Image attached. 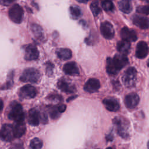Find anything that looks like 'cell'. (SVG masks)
<instances>
[{
  "label": "cell",
  "instance_id": "obj_1",
  "mask_svg": "<svg viewBox=\"0 0 149 149\" xmlns=\"http://www.w3.org/2000/svg\"><path fill=\"white\" fill-rule=\"evenodd\" d=\"M8 116L9 119L14 120L15 122H24V113L22 106L17 102H13L10 105Z\"/></svg>",
  "mask_w": 149,
  "mask_h": 149
},
{
  "label": "cell",
  "instance_id": "obj_2",
  "mask_svg": "<svg viewBox=\"0 0 149 149\" xmlns=\"http://www.w3.org/2000/svg\"><path fill=\"white\" fill-rule=\"evenodd\" d=\"M113 123L116 127L118 134L123 139H127L129 137V122L123 118L116 116L113 119Z\"/></svg>",
  "mask_w": 149,
  "mask_h": 149
},
{
  "label": "cell",
  "instance_id": "obj_3",
  "mask_svg": "<svg viewBox=\"0 0 149 149\" xmlns=\"http://www.w3.org/2000/svg\"><path fill=\"white\" fill-rule=\"evenodd\" d=\"M40 79L41 73L39 70L33 68L26 69L20 77V81L31 83H38L40 80Z\"/></svg>",
  "mask_w": 149,
  "mask_h": 149
},
{
  "label": "cell",
  "instance_id": "obj_4",
  "mask_svg": "<svg viewBox=\"0 0 149 149\" xmlns=\"http://www.w3.org/2000/svg\"><path fill=\"white\" fill-rule=\"evenodd\" d=\"M137 70L134 67H129L124 72L122 77V83L127 88L132 87L134 86L136 81Z\"/></svg>",
  "mask_w": 149,
  "mask_h": 149
},
{
  "label": "cell",
  "instance_id": "obj_5",
  "mask_svg": "<svg viewBox=\"0 0 149 149\" xmlns=\"http://www.w3.org/2000/svg\"><path fill=\"white\" fill-rule=\"evenodd\" d=\"M8 15L10 19L13 22L19 24L23 20L24 15L23 9L19 4H14L9 9Z\"/></svg>",
  "mask_w": 149,
  "mask_h": 149
},
{
  "label": "cell",
  "instance_id": "obj_6",
  "mask_svg": "<svg viewBox=\"0 0 149 149\" xmlns=\"http://www.w3.org/2000/svg\"><path fill=\"white\" fill-rule=\"evenodd\" d=\"M37 91L34 87L27 84L21 87L19 91V95L22 99H31L36 97Z\"/></svg>",
  "mask_w": 149,
  "mask_h": 149
},
{
  "label": "cell",
  "instance_id": "obj_7",
  "mask_svg": "<svg viewBox=\"0 0 149 149\" xmlns=\"http://www.w3.org/2000/svg\"><path fill=\"white\" fill-rule=\"evenodd\" d=\"M112 63L118 72L123 68L128 63V59L126 55L116 54L113 58H111Z\"/></svg>",
  "mask_w": 149,
  "mask_h": 149
},
{
  "label": "cell",
  "instance_id": "obj_8",
  "mask_svg": "<svg viewBox=\"0 0 149 149\" xmlns=\"http://www.w3.org/2000/svg\"><path fill=\"white\" fill-rule=\"evenodd\" d=\"M100 31L102 36L108 40L113 38L115 35V30L113 26L109 22H104L101 24Z\"/></svg>",
  "mask_w": 149,
  "mask_h": 149
},
{
  "label": "cell",
  "instance_id": "obj_9",
  "mask_svg": "<svg viewBox=\"0 0 149 149\" xmlns=\"http://www.w3.org/2000/svg\"><path fill=\"white\" fill-rule=\"evenodd\" d=\"M14 138L13 127L11 125H3L0 130V139L5 141H10Z\"/></svg>",
  "mask_w": 149,
  "mask_h": 149
},
{
  "label": "cell",
  "instance_id": "obj_10",
  "mask_svg": "<svg viewBox=\"0 0 149 149\" xmlns=\"http://www.w3.org/2000/svg\"><path fill=\"white\" fill-rule=\"evenodd\" d=\"M24 59L27 61H34L38 59L39 52L37 47L33 44H29L24 48Z\"/></svg>",
  "mask_w": 149,
  "mask_h": 149
},
{
  "label": "cell",
  "instance_id": "obj_11",
  "mask_svg": "<svg viewBox=\"0 0 149 149\" xmlns=\"http://www.w3.org/2000/svg\"><path fill=\"white\" fill-rule=\"evenodd\" d=\"M57 86L59 90L68 94L73 93L76 90L75 86L65 79H60L58 81Z\"/></svg>",
  "mask_w": 149,
  "mask_h": 149
},
{
  "label": "cell",
  "instance_id": "obj_12",
  "mask_svg": "<svg viewBox=\"0 0 149 149\" xmlns=\"http://www.w3.org/2000/svg\"><path fill=\"white\" fill-rule=\"evenodd\" d=\"M120 36L123 40L128 42H134L137 39V36L135 31L132 29H129V28L125 27L120 30Z\"/></svg>",
  "mask_w": 149,
  "mask_h": 149
},
{
  "label": "cell",
  "instance_id": "obj_13",
  "mask_svg": "<svg viewBox=\"0 0 149 149\" xmlns=\"http://www.w3.org/2000/svg\"><path fill=\"white\" fill-rule=\"evenodd\" d=\"M100 87V81L95 78L88 79L84 86V90L90 93H94L98 90Z\"/></svg>",
  "mask_w": 149,
  "mask_h": 149
},
{
  "label": "cell",
  "instance_id": "obj_14",
  "mask_svg": "<svg viewBox=\"0 0 149 149\" xmlns=\"http://www.w3.org/2000/svg\"><path fill=\"white\" fill-rule=\"evenodd\" d=\"M140 101L139 96L136 93H130L127 94L125 98V104L129 109L134 108Z\"/></svg>",
  "mask_w": 149,
  "mask_h": 149
},
{
  "label": "cell",
  "instance_id": "obj_15",
  "mask_svg": "<svg viewBox=\"0 0 149 149\" xmlns=\"http://www.w3.org/2000/svg\"><path fill=\"white\" fill-rule=\"evenodd\" d=\"M148 53V44L143 41H140L137 44L136 50V56L139 59L146 58Z\"/></svg>",
  "mask_w": 149,
  "mask_h": 149
},
{
  "label": "cell",
  "instance_id": "obj_16",
  "mask_svg": "<svg viewBox=\"0 0 149 149\" xmlns=\"http://www.w3.org/2000/svg\"><path fill=\"white\" fill-rule=\"evenodd\" d=\"M102 103L105 105L106 109L111 112H116L120 108L118 101L113 98H105L103 100Z\"/></svg>",
  "mask_w": 149,
  "mask_h": 149
},
{
  "label": "cell",
  "instance_id": "obj_17",
  "mask_svg": "<svg viewBox=\"0 0 149 149\" xmlns=\"http://www.w3.org/2000/svg\"><path fill=\"white\" fill-rule=\"evenodd\" d=\"M132 21L134 24L141 29H147L148 28L149 22L146 17L134 15L132 18Z\"/></svg>",
  "mask_w": 149,
  "mask_h": 149
},
{
  "label": "cell",
  "instance_id": "obj_18",
  "mask_svg": "<svg viewBox=\"0 0 149 149\" xmlns=\"http://www.w3.org/2000/svg\"><path fill=\"white\" fill-rule=\"evenodd\" d=\"M63 71L66 74L70 76H77L79 74V69L74 62H70L65 64L63 67Z\"/></svg>",
  "mask_w": 149,
  "mask_h": 149
},
{
  "label": "cell",
  "instance_id": "obj_19",
  "mask_svg": "<svg viewBox=\"0 0 149 149\" xmlns=\"http://www.w3.org/2000/svg\"><path fill=\"white\" fill-rule=\"evenodd\" d=\"M40 121V112L34 108L31 109L28 115L29 123L31 126H36L39 125Z\"/></svg>",
  "mask_w": 149,
  "mask_h": 149
},
{
  "label": "cell",
  "instance_id": "obj_20",
  "mask_svg": "<svg viewBox=\"0 0 149 149\" xmlns=\"http://www.w3.org/2000/svg\"><path fill=\"white\" fill-rule=\"evenodd\" d=\"M13 127V132L14 137L16 138H20L26 132V127L24 122H16Z\"/></svg>",
  "mask_w": 149,
  "mask_h": 149
},
{
  "label": "cell",
  "instance_id": "obj_21",
  "mask_svg": "<svg viewBox=\"0 0 149 149\" xmlns=\"http://www.w3.org/2000/svg\"><path fill=\"white\" fill-rule=\"evenodd\" d=\"M130 47H131L130 42L125 40H122L119 41L117 44V47H116L118 51L121 54L124 55H126L129 54L130 49Z\"/></svg>",
  "mask_w": 149,
  "mask_h": 149
},
{
  "label": "cell",
  "instance_id": "obj_22",
  "mask_svg": "<svg viewBox=\"0 0 149 149\" xmlns=\"http://www.w3.org/2000/svg\"><path fill=\"white\" fill-rule=\"evenodd\" d=\"M31 30L35 36V37L40 40L42 41L44 38V33L42 28L38 24L33 23L31 25Z\"/></svg>",
  "mask_w": 149,
  "mask_h": 149
},
{
  "label": "cell",
  "instance_id": "obj_23",
  "mask_svg": "<svg viewBox=\"0 0 149 149\" xmlns=\"http://www.w3.org/2000/svg\"><path fill=\"white\" fill-rule=\"evenodd\" d=\"M56 54L58 57L63 61L68 60L72 57V51L68 48H59L56 50Z\"/></svg>",
  "mask_w": 149,
  "mask_h": 149
},
{
  "label": "cell",
  "instance_id": "obj_24",
  "mask_svg": "<svg viewBox=\"0 0 149 149\" xmlns=\"http://www.w3.org/2000/svg\"><path fill=\"white\" fill-rule=\"evenodd\" d=\"M119 9L125 13H129L132 12L133 7L130 1L122 0L118 2Z\"/></svg>",
  "mask_w": 149,
  "mask_h": 149
},
{
  "label": "cell",
  "instance_id": "obj_25",
  "mask_svg": "<svg viewBox=\"0 0 149 149\" xmlns=\"http://www.w3.org/2000/svg\"><path fill=\"white\" fill-rule=\"evenodd\" d=\"M107 72L108 74L111 75H115L118 72L115 69L114 66H113L111 61V58L108 57L107 59V66H106Z\"/></svg>",
  "mask_w": 149,
  "mask_h": 149
},
{
  "label": "cell",
  "instance_id": "obj_26",
  "mask_svg": "<svg viewBox=\"0 0 149 149\" xmlns=\"http://www.w3.org/2000/svg\"><path fill=\"white\" fill-rule=\"evenodd\" d=\"M42 144V141L40 139L35 137L30 141V147L31 149H41Z\"/></svg>",
  "mask_w": 149,
  "mask_h": 149
},
{
  "label": "cell",
  "instance_id": "obj_27",
  "mask_svg": "<svg viewBox=\"0 0 149 149\" xmlns=\"http://www.w3.org/2000/svg\"><path fill=\"white\" fill-rule=\"evenodd\" d=\"M90 9L94 16H98L101 12V9L97 1L93 2L90 5Z\"/></svg>",
  "mask_w": 149,
  "mask_h": 149
},
{
  "label": "cell",
  "instance_id": "obj_28",
  "mask_svg": "<svg viewBox=\"0 0 149 149\" xmlns=\"http://www.w3.org/2000/svg\"><path fill=\"white\" fill-rule=\"evenodd\" d=\"M70 12L73 18L77 19L82 15L81 9L76 6H72L70 7Z\"/></svg>",
  "mask_w": 149,
  "mask_h": 149
},
{
  "label": "cell",
  "instance_id": "obj_29",
  "mask_svg": "<svg viewBox=\"0 0 149 149\" xmlns=\"http://www.w3.org/2000/svg\"><path fill=\"white\" fill-rule=\"evenodd\" d=\"M101 6L102 8L107 12L112 11L114 9V5L111 1H103L101 2Z\"/></svg>",
  "mask_w": 149,
  "mask_h": 149
},
{
  "label": "cell",
  "instance_id": "obj_30",
  "mask_svg": "<svg viewBox=\"0 0 149 149\" xmlns=\"http://www.w3.org/2000/svg\"><path fill=\"white\" fill-rule=\"evenodd\" d=\"M49 113L50 117L52 119H55L59 117L61 113L59 112L56 107L51 106L49 108Z\"/></svg>",
  "mask_w": 149,
  "mask_h": 149
},
{
  "label": "cell",
  "instance_id": "obj_31",
  "mask_svg": "<svg viewBox=\"0 0 149 149\" xmlns=\"http://www.w3.org/2000/svg\"><path fill=\"white\" fill-rule=\"evenodd\" d=\"M13 72L12 71L8 76V79L6 83L1 87V89H9L10 88L13 84Z\"/></svg>",
  "mask_w": 149,
  "mask_h": 149
},
{
  "label": "cell",
  "instance_id": "obj_32",
  "mask_svg": "<svg viewBox=\"0 0 149 149\" xmlns=\"http://www.w3.org/2000/svg\"><path fill=\"white\" fill-rule=\"evenodd\" d=\"M136 11L139 13H142V14H145L146 15H148L149 13V6L148 5L139 6L137 8Z\"/></svg>",
  "mask_w": 149,
  "mask_h": 149
},
{
  "label": "cell",
  "instance_id": "obj_33",
  "mask_svg": "<svg viewBox=\"0 0 149 149\" xmlns=\"http://www.w3.org/2000/svg\"><path fill=\"white\" fill-rule=\"evenodd\" d=\"M48 99L52 102H61L62 101V97L60 95L58 94H53L50 95L47 97Z\"/></svg>",
  "mask_w": 149,
  "mask_h": 149
},
{
  "label": "cell",
  "instance_id": "obj_34",
  "mask_svg": "<svg viewBox=\"0 0 149 149\" xmlns=\"http://www.w3.org/2000/svg\"><path fill=\"white\" fill-rule=\"evenodd\" d=\"M54 65L50 62H48L46 63V73L48 75H52L53 72Z\"/></svg>",
  "mask_w": 149,
  "mask_h": 149
},
{
  "label": "cell",
  "instance_id": "obj_35",
  "mask_svg": "<svg viewBox=\"0 0 149 149\" xmlns=\"http://www.w3.org/2000/svg\"><path fill=\"white\" fill-rule=\"evenodd\" d=\"M9 149H24V147L22 143L18 142L12 144Z\"/></svg>",
  "mask_w": 149,
  "mask_h": 149
},
{
  "label": "cell",
  "instance_id": "obj_36",
  "mask_svg": "<svg viewBox=\"0 0 149 149\" xmlns=\"http://www.w3.org/2000/svg\"><path fill=\"white\" fill-rule=\"evenodd\" d=\"M57 108H58V110L59 113H62L66 110V106L65 104H61V105H59L58 107H57Z\"/></svg>",
  "mask_w": 149,
  "mask_h": 149
},
{
  "label": "cell",
  "instance_id": "obj_37",
  "mask_svg": "<svg viewBox=\"0 0 149 149\" xmlns=\"http://www.w3.org/2000/svg\"><path fill=\"white\" fill-rule=\"evenodd\" d=\"M0 2L2 3V4H3L4 5H8L9 4L12 3L13 1H0Z\"/></svg>",
  "mask_w": 149,
  "mask_h": 149
},
{
  "label": "cell",
  "instance_id": "obj_38",
  "mask_svg": "<svg viewBox=\"0 0 149 149\" xmlns=\"http://www.w3.org/2000/svg\"><path fill=\"white\" fill-rule=\"evenodd\" d=\"M3 108V101L1 99H0V113L2 112Z\"/></svg>",
  "mask_w": 149,
  "mask_h": 149
},
{
  "label": "cell",
  "instance_id": "obj_39",
  "mask_svg": "<svg viewBox=\"0 0 149 149\" xmlns=\"http://www.w3.org/2000/svg\"><path fill=\"white\" fill-rule=\"evenodd\" d=\"M78 2L80 3H86L87 2V1H78Z\"/></svg>",
  "mask_w": 149,
  "mask_h": 149
},
{
  "label": "cell",
  "instance_id": "obj_40",
  "mask_svg": "<svg viewBox=\"0 0 149 149\" xmlns=\"http://www.w3.org/2000/svg\"><path fill=\"white\" fill-rule=\"evenodd\" d=\"M106 149H113L112 147H108V148H107Z\"/></svg>",
  "mask_w": 149,
  "mask_h": 149
}]
</instances>
